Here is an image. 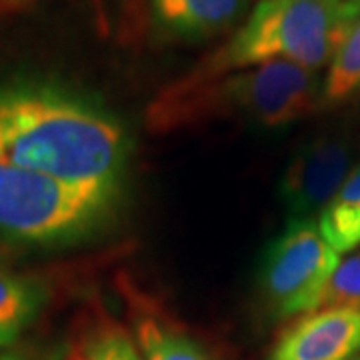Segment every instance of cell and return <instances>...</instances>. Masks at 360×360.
<instances>
[{
    "label": "cell",
    "instance_id": "1",
    "mask_svg": "<svg viewBox=\"0 0 360 360\" xmlns=\"http://www.w3.org/2000/svg\"><path fill=\"white\" fill-rule=\"evenodd\" d=\"M0 155L72 186L118 193L127 136L110 115L60 92H0Z\"/></svg>",
    "mask_w": 360,
    "mask_h": 360
},
{
    "label": "cell",
    "instance_id": "2",
    "mask_svg": "<svg viewBox=\"0 0 360 360\" xmlns=\"http://www.w3.org/2000/svg\"><path fill=\"white\" fill-rule=\"evenodd\" d=\"M321 103L322 84L314 70L266 63L219 77L180 78L148 104L146 127L153 132H174L238 120L274 129L307 116Z\"/></svg>",
    "mask_w": 360,
    "mask_h": 360
},
{
    "label": "cell",
    "instance_id": "3",
    "mask_svg": "<svg viewBox=\"0 0 360 360\" xmlns=\"http://www.w3.org/2000/svg\"><path fill=\"white\" fill-rule=\"evenodd\" d=\"M359 18L350 0H260L231 39L186 77H219L266 63L319 72Z\"/></svg>",
    "mask_w": 360,
    "mask_h": 360
},
{
    "label": "cell",
    "instance_id": "4",
    "mask_svg": "<svg viewBox=\"0 0 360 360\" xmlns=\"http://www.w3.org/2000/svg\"><path fill=\"white\" fill-rule=\"evenodd\" d=\"M116 194L72 186L0 155V232L25 240L82 234L110 212Z\"/></svg>",
    "mask_w": 360,
    "mask_h": 360
},
{
    "label": "cell",
    "instance_id": "5",
    "mask_svg": "<svg viewBox=\"0 0 360 360\" xmlns=\"http://www.w3.org/2000/svg\"><path fill=\"white\" fill-rule=\"evenodd\" d=\"M338 264L340 255L324 240L316 220L288 222L262 262V295L276 316L314 312Z\"/></svg>",
    "mask_w": 360,
    "mask_h": 360
},
{
    "label": "cell",
    "instance_id": "6",
    "mask_svg": "<svg viewBox=\"0 0 360 360\" xmlns=\"http://www.w3.org/2000/svg\"><path fill=\"white\" fill-rule=\"evenodd\" d=\"M352 146L342 134H322L304 144L281 179V200L288 222L314 220L352 170Z\"/></svg>",
    "mask_w": 360,
    "mask_h": 360
},
{
    "label": "cell",
    "instance_id": "7",
    "mask_svg": "<svg viewBox=\"0 0 360 360\" xmlns=\"http://www.w3.org/2000/svg\"><path fill=\"white\" fill-rule=\"evenodd\" d=\"M360 354V310L321 309L288 326L269 360H348Z\"/></svg>",
    "mask_w": 360,
    "mask_h": 360
},
{
    "label": "cell",
    "instance_id": "8",
    "mask_svg": "<svg viewBox=\"0 0 360 360\" xmlns=\"http://www.w3.org/2000/svg\"><path fill=\"white\" fill-rule=\"evenodd\" d=\"M248 0H150L156 30L170 40L200 42L231 30Z\"/></svg>",
    "mask_w": 360,
    "mask_h": 360
},
{
    "label": "cell",
    "instance_id": "9",
    "mask_svg": "<svg viewBox=\"0 0 360 360\" xmlns=\"http://www.w3.org/2000/svg\"><path fill=\"white\" fill-rule=\"evenodd\" d=\"M319 229L338 255L350 252L360 245V165L348 172L338 193L324 206Z\"/></svg>",
    "mask_w": 360,
    "mask_h": 360
},
{
    "label": "cell",
    "instance_id": "10",
    "mask_svg": "<svg viewBox=\"0 0 360 360\" xmlns=\"http://www.w3.org/2000/svg\"><path fill=\"white\" fill-rule=\"evenodd\" d=\"M39 309V292L32 284L0 270V348L13 345Z\"/></svg>",
    "mask_w": 360,
    "mask_h": 360
},
{
    "label": "cell",
    "instance_id": "11",
    "mask_svg": "<svg viewBox=\"0 0 360 360\" xmlns=\"http://www.w3.org/2000/svg\"><path fill=\"white\" fill-rule=\"evenodd\" d=\"M136 338L144 360H210L205 348L191 336L150 316L139 319Z\"/></svg>",
    "mask_w": 360,
    "mask_h": 360
},
{
    "label": "cell",
    "instance_id": "12",
    "mask_svg": "<svg viewBox=\"0 0 360 360\" xmlns=\"http://www.w3.org/2000/svg\"><path fill=\"white\" fill-rule=\"evenodd\" d=\"M322 80V103L326 106L347 101L360 89V18L342 40Z\"/></svg>",
    "mask_w": 360,
    "mask_h": 360
},
{
    "label": "cell",
    "instance_id": "13",
    "mask_svg": "<svg viewBox=\"0 0 360 360\" xmlns=\"http://www.w3.org/2000/svg\"><path fill=\"white\" fill-rule=\"evenodd\" d=\"M321 309L360 310V252L340 260L322 292Z\"/></svg>",
    "mask_w": 360,
    "mask_h": 360
},
{
    "label": "cell",
    "instance_id": "14",
    "mask_svg": "<svg viewBox=\"0 0 360 360\" xmlns=\"http://www.w3.org/2000/svg\"><path fill=\"white\" fill-rule=\"evenodd\" d=\"M86 360H144L134 342L118 328H104L86 345Z\"/></svg>",
    "mask_w": 360,
    "mask_h": 360
},
{
    "label": "cell",
    "instance_id": "15",
    "mask_svg": "<svg viewBox=\"0 0 360 360\" xmlns=\"http://www.w3.org/2000/svg\"><path fill=\"white\" fill-rule=\"evenodd\" d=\"M0 360H25L18 352H8V354H4V356H0Z\"/></svg>",
    "mask_w": 360,
    "mask_h": 360
},
{
    "label": "cell",
    "instance_id": "16",
    "mask_svg": "<svg viewBox=\"0 0 360 360\" xmlns=\"http://www.w3.org/2000/svg\"><path fill=\"white\" fill-rule=\"evenodd\" d=\"M352 4H354V8H356V13L360 14V0H350Z\"/></svg>",
    "mask_w": 360,
    "mask_h": 360
},
{
    "label": "cell",
    "instance_id": "17",
    "mask_svg": "<svg viewBox=\"0 0 360 360\" xmlns=\"http://www.w3.org/2000/svg\"><path fill=\"white\" fill-rule=\"evenodd\" d=\"M348 360H360V354H356V356H352V359H348Z\"/></svg>",
    "mask_w": 360,
    "mask_h": 360
},
{
    "label": "cell",
    "instance_id": "18",
    "mask_svg": "<svg viewBox=\"0 0 360 360\" xmlns=\"http://www.w3.org/2000/svg\"><path fill=\"white\" fill-rule=\"evenodd\" d=\"M6 2H18V0H6Z\"/></svg>",
    "mask_w": 360,
    "mask_h": 360
}]
</instances>
